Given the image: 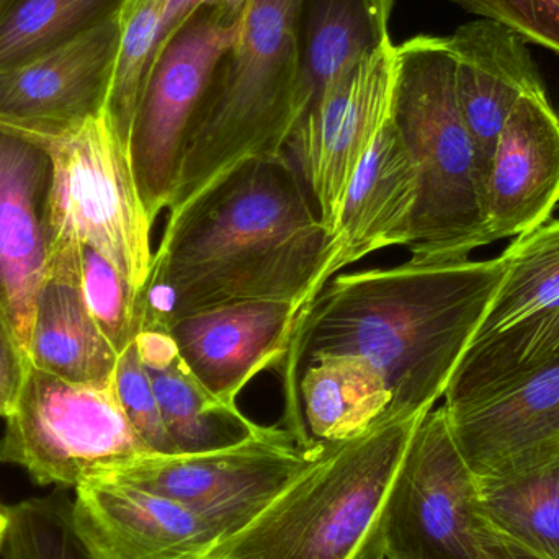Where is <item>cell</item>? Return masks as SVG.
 <instances>
[{"mask_svg": "<svg viewBox=\"0 0 559 559\" xmlns=\"http://www.w3.org/2000/svg\"><path fill=\"white\" fill-rule=\"evenodd\" d=\"M504 275L502 259L414 262L334 275L301 316L283 361L285 429L298 430L299 370L318 355L367 358L393 394L390 416L445 396ZM384 414V416H386Z\"/></svg>", "mask_w": 559, "mask_h": 559, "instance_id": "obj_1", "label": "cell"}, {"mask_svg": "<svg viewBox=\"0 0 559 559\" xmlns=\"http://www.w3.org/2000/svg\"><path fill=\"white\" fill-rule=\"evenodd\" d=\"M393 403L383 374L357 355H318L299 370L296 443L319 456L370 430Z\"/></svg>", "mask_w": 559, "mask_h": 559, "instance_id": "obj_21", "label": "cell"}, {"mask_svg": "<svg viewBox=\"0 0 559 559\" xmlns=\"http://www.w3.org/2000/svg\"><path fill=\"white\" fill-rule=\"evenodd\" d=\"M417 200V169L390 118L348 183L331 236L332 277L381 249L406 248Z\"/></svg>", "mask_w": 559, "mask_h": 559, "instance_id": "obj_20", "label": "cell"}, {"mask_svg": "<svg viewBox=\"0 0 559 559\" xmlns=\"http://www.w3.org/2000/svg\"><path fill=\"white\" fill-rule=\"evenodd\" d=\"M72 521L95 559H206L222 537L195 512L127 483L74 489Z\"/></svg>", "mask_w": 559, "mask_h": 559, "instance_id": "obj_15", "label": "cell"}, {"mask_svg": "<svg viewBox=\"0 0 559 559\" xmlns=\"http://www.w3.org/2000/svg\"><path fill=\"white\" fill-rule=\"evenodd\" d=\"M249 0H164L163 41H167L170 35L202 5H228L238 13H245Z\"/></svg>", "mask_w": 559, "mask_h": 559, "instance_id": "obj_34", "label": "cell"}, {"mask_svg": "<svg viewBox=\"0 0 559 559\" xmlns=\"http://www.w3.org/2000/svg\"><path fill=\"white\" fill-rule=\"evenodd\" d=\"M138 357L147 371L167 370V368L182 360L179 345L173 332L141 331L134 337Z\"/></svg>", "mask_w": 559, "mask_h": 559, "instance_id": "obj_33", "label": "cell"}, {"mask_svg": "<svg viewBox=\"0 0 559 559\" xmlns=\"http://www.w3.org/2000/svg\"><path fill=\"white\" fill-rule=\"evenodd\" d=\"M298 7L299 0H249L190 128L169 213L239 164L285 154L305 115Z\"/></svg>", "mask_w": 559, "mask_h": 559, "instance_id": "obj_3", "label": "cell"}, {"mask_svg": "<svg viewBox=\"0 0 559 559\" xmlns=\"http://www.w3.org/2000/svg\"><path fill=\"white\" fill-rule=\"evenodd\" d=\"M164 0H127L105 117L128 150L131 124L163 41Z\"/></svg>", "mask_w": 559, "mask_h": 559, "instance_id": "obj_28", "label": "cell"}, {"mask_svg": "<svg viewBox=\"0 0 559 559\" xmlns=\"http://www.w3.org/2000/svg\"><path fill=\"white\" fill-rule=\"evenodd\" d=\"M501 259L504 275L473 342L559 306V219L518 236Z\"/></svg>", "mask_w": 559, "mask_h": 559, "instance_id": "obj_26", "label": "cell"}, {"mask_svg": "<svg viewBox=\"0 0 559 559\" xmlns=\"http://www.w3.org/2000/svg\"><path fill=\"white\" fill-rule=\"evenodd\" d=\"M331 262V235L283 154L239 164L169 213L153 267L176 286L183 318L242 299L308 309Z\"/></svg>", "mask_w": 559, "mask_h": 559, "instance_id": "obj_2", "label": "cell"}, {"mask_svg": "<svg viewBox=\"0 0 559 559\" xmlns=\"http://www.w3.org/2000/svg\"><path fill=\"white\" fill-rule=\"evenodd\" d=\"M52 190L51 146L0 127V308L23 352L36 293L58 241Z\"/></svg>", "mask_w": 559, "mask_h": 559, "instance_id": "obj_13", "label": "cell"}, {"mask_svg": "<svg viewBox=\"0 0 559 559\" xmlns=\"http://www.w3.org/2000/svg\"><path fill=\"white\" fill-rule=\"evenodd\" d=\"M559 203V117L547 92L509 115L489 164L485 216L491 241L518 238L550 219Z\"/></svg>", "mask_w": 559, "mask_h": 559, "instance_id": "obj_17", "label": "cell"}, {"mask_svg": "<svg viewBox=\"0 0 559 559\" xmlns=\"http://www.w3.org/2000/svg\"><path fill=\"white\" fill-rule=\"evenodd\" d=\"M559 56V0H450Z\"/></svg>", "mask_w": 559, "mask_h": 559, "instance_id": "obj_31", "label": "cell"}, {"mask_svg": "<svg viewBox=\"0 0 559 559\" xmlns=\"http://www.w3.org/2000/svg\"><path fill=\"white\" fill-rule=\"evenodd\" d=\"M85 305L118 357L138 334L136 289L97 249L79 242Z\"/></svg>", "mask_w": 559, "mask_h": 559, "instance_id": "obj_29", "label": "cell"}, {"mask_svg": "<svg viewBox=\"0 0 559 559\" xmlns=\"http://www.w3.org/2000/svg\"><path fill=\"white\" fill-rule=\"evenodd\" d=\"M115 390L124 414L151 453H176L167 433L150 373L138 357L133 344L118 357Z\"/></svg>", "mask_w": 559, "mask_h": 559, "instance_id": "obj_30", "label": "cell"}, {"mask_svg": "<svg viewBox=\"0 0 559 559\" xmlns=\"http://www.w3.org/2000/svg\"><path fill=\"white\" fill-rule=\"evenodd\" d=\"M391 121L419 179L411 261H465L491 245L485 179L460 114L449 39L420 35L397 46Z\"/></svg>", "mask_w": 559, "mask_h": 559, "instance_id": "obj_5", "label": "cell"}, {"mask_svg": "<svg viewBox=\"0 0 559 559\" xmlns=\"http://www.w3.org/2000/svg\"><path fill=\"white\" fill-rule=\"evenodd\" d=\"M380 559H509L483 521L478 479L443 406L414 430L384 508Z\"/></svg>", "mask_w": 559, "mask_h": 559, "instance_id": "obj_7", "label": "cell"}, {"mask_svg": "<svg viewBox=\"0 0 559 559\" xmlns=\"http://www.w3.org/2000/svg\"><path fill=\"white\" fill-rule=\"evenodd\" d=\"M127 0H16L0 22V72L78 41L120 15Z\"/></svg>", "mask_w": 559, "mask_h": 559, "instance_id": "obj_27", "label": "cell"}, {"mask_svg": "<svg viewBox=\"0 0 559 559\" xmlns=\"http://www.w3.org/2000/svg\"><path fill=\"white\" fill-rule=\"evenodd\" d=\"M559 357V306L479 338L463 355L445 391V409L469 406Z\"/></svg>", "mask_w": 559, "mask_h": 559, "instance_id": "obj_24", "label": "cell"}, {"mask_svg": "<svg viewBox=\"0 0 559 559\" xmlns=\"http://www.w3.org/2000/svg\"><path fill=\"white\" fill-rule=\"evenodd\" d=\"M455 59V92L460 114L475 144L483 179L499 134L524 95L547 92L527 43L512 29L475 20L449 36Z\"/></svg>", "mask_w": 559, "mask_h": 559, "instance_id": "obj_18", "label": "cell"}, {"mask_svg": "<svg viewBox=\"0 0 559 559\" xmlns=\"http://www.w3.org/2000/svg\"><path fill=\"white\" fill-rule=\"evenodd\" d=\"M49 146L55 156L56 235L97 249L138 292L153 265L154 223L144 209L127 147L105 114Z\"/></svg>", "mask_w": 559, "mask_h": 559, "instance_id": "obj_10", "label": "cell"}, {"mask_svg": "<svg viewBox=\"0 0 559 559\" xmlns=\"http://www.w3.org/2000/svg\"><path fill=\"white\" fill-rule=\"evenodd\" d=\"M147 373L176 453L225 449L262 429L238 404L225 403L206 390L183 358L167 370Z\"/></svg>", "mask_w": 559, "mask_h": 559, "instance_id": "obj_25", "label": "cell"}, {"mask_svg": "<svg viewBox=\"0 0 559 559\" xmlns=\"http://www.w3.org/2000/svg\"><path fill=\"white\" fill-rule=\"evenodd\" d=\"M7 528H9L7 509L0 508V551H2L3 542H5Z\"/></svg>", "mask_w": 559, "mask_h": 559, "instance_id": "obj_35", "label": "cell"}, {"mask_svg": "<svg viewBox=\"0 0 559 559\" xmlns=\"http://www.w3.org/2000/svg\"><path fill=\"white\" fill-rule=\"evenodd\" d=\"M508 551L509 559H537L531 557V555L524 554V551L518 550V548L504 547Z\"/></svg>", "mask_w": 559, "mask_h": 559, "instance_id": "obj_36", "label": "cell"}, {"mask_svg": "<svg viewBox=\"0 0 559 559\" xmlns=\"http://www.w3.org/2000/svg\"><path fill=\"white\" fill-rule=\"evenodd\" d=\"M393 3L394 0H299V84L305 114L329 85L390 45Z\"/></svg>", "mask_w": 559, "mask_h": 559, "instance_id": "obj_22", "label": "cell"}, {"mask_svg": "<svg viewBox=\"0 0 559 559\" xmlns=\"http://www.w3.org/2000/svg\"><path fill=\"white\" fill-rule=\"evenodd\" d=\"M479 511L502 547L559 559V450L537 465L478 481Z\"/></svg>", "mask_w": 559, "mask_h": 559, "instance_id": "obj_23", "label": "cell"}, {"mask_svg": "<svg viewBox=\"0 0 559 559\" xmlns=\"http://www.w3.org/2000/svg\"><path fill=\"white\" fill-rule=\"evenodd\" d=\"M424 416L386 414L332 447L206 559H380L384 508Z\"/></svg>", "mask_w": 559, "mask_h": 559, "instance_id": "obj_4", "label": "cell"}, {"mask_svg": "<svg viewBox=\"0 0 559 559\" xmlns=\"http://www.w3.org/2000/svg\"><path fill=\"white\" fill-rule=\"evenodd\" d=\"M26 361L84 386L114 383L118 354L102 334L81 288L79 241L59 236L33 305Z\"/></svg>", "mask_w": 559, "mask_h": 559, "instance_id": "obj_19", "label": "cell"}, {"mask_svg": "<svg viewBox=\"0 0 559 559\" xmlns=\"http://www.w3.org/2000/svg\"><path fill=\"white\" fill-rule=\"evenodd\" d=\"M241 13L202 5L160 46L131 124L128 154L151 222L169 210L190 128Z\"/></svg>", "mask_w": 559, "mask_h": 559, "instance_id": "obj_9", "label": "cell"}, {"mask_svg": "<svg viewBox=\"0 0 559 559\" xmlns=\"http://www.w3.org/2000/svg\"><path fill=\"white\" fill-rule=\"evenodd\" d=\"M305 311L288 299H242L190 312L170 332L203 386L238 404L259 373L283 367Z\"/></svg>", "mask_w": 559, "mask_h": 559, "instance_id": "obj_14", "label": "cell"}, {"mask_svg": "<svg viewBox=\"0 0 559 559\" xmlns=\"http://www.w3.org/2000/svg\"><path fill=\"white\" fill-rule=\"evenodd\" d=\"M151 453L131 426L114 383H69L28 364L0 439V463L39 486L75 489L118 463Z\"/></svg>", "mask_w": 559, "mask_h": 559, "instance_id": "obj_6", "label": "cell"}, {"mask_svg": "<svg viewBox=\"0 0 559 559\" xmlns=\"http://www.w3.org/2000/svg\"><path fill=\"white\" fill-rule=\"evenodd\" d=\"M15 2L16 0H0V22H2L3 16L9 13V10L12 9Z\"/></svg>", "mask_w": 559, "mask_h": 559, "instance_id": "obj_37", "label": "cell"}, {"mask_svg": "<svg viewBox=\"0 0 559 559\" xmlns=\"http://www.w3.org/2000/svg\"><path fill=\"white\" fill-rule=\"evenodd\" d=\"M393 43L329 85L296 124L285 154L332 236L355 170L391 118Z\"/></svg>", "mask_w": 559, "mask_h": 559, "instance_id": "obj_11", "label": "cell"}, {"mask_svg": "<svg viewBox=\"0 0 559 559\" xmlns=\"http://www.w3.org/2000/svg\"><path fill=\"white\" fill-rule=\"evenodd\" d=\"M319 456L305 452L285 427L262 426L236 445L195 453H143L97 478L179 502L225 540L248 527Z\"/></svg>", "mask_w": 559, "mask_h": 559, "instance_id": "obj_8", "label": "cell"}, {"mask_svg": "<svg viewBox=\"0 0 559 559\" xmlns=\"http://www.w3.org/2000/svg\"><path fill=\"white\" fill-rule=\"evenodd\" d=\"M25 352L20 347L7 316L0 308V417L5 419L13 409L20 388L25 380Z\"/></svg>", "mask_w": 559, "mask_h": 559, "instance_id": "obj_32", "label": "cell"}, {"mask_svg": "<svg viewBox=\"0 0 559 559\" xmlns=\"http://www.w3.org/2000/svg\"><path fill=\"white\" fill-rule=\"evenodd\" d=\"M120 35L118 15L64 48L0 72V127L51 144L102 117Z\"/></svg>", "mask_w": 559, "mask_h": 559, "instance_id": "obj_12", "label": "cell"}, {"mask_svg": "<svg viewBox=\"0 0 559 559\" xmlns=\"http://www.w3.org/2000/svg\"><path fill=\"white\" fill-rule=\"evenodd\" d=\"M445 411L478 481L531 468L559 450V357L486 400Z\"/></svg>", "mask_w": 559, "mask_h": 559, "instance_id": "obj_16", "label": "cell"}]
</instances>
